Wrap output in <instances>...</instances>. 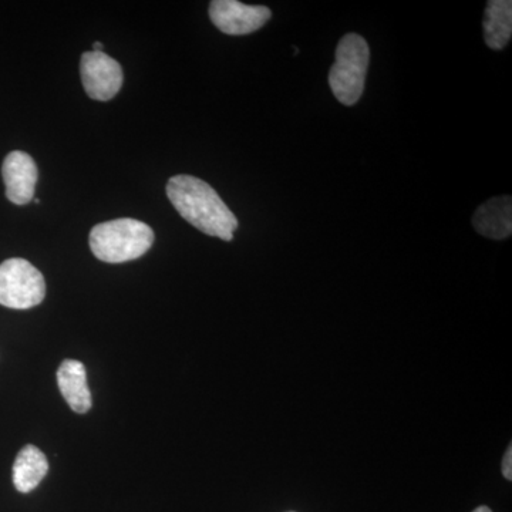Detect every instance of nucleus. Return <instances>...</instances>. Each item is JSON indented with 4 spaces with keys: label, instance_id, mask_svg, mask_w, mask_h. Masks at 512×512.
<instances>
[{
    "label": "nucleus",
    "instance_id": "1",
    "mask_svg": "<svg viewBox=\"0 0 512 512\" xmlns=\"http://www.w3.org/2000/svg\"><path fill=\"white\" fill-rule=\"evenodd\" d=\"M165 191L175 210L192 227L222 241L234 239L237 217L210 184L192 175H175Z\"/></svg>",
    "mask_w": 512,
    "mask_h": 512
},
{
    "label": "nucleus",
    "instance_id": "2",
    "mask_svg": "<svg viewBox=\"0 0 512 512\" xmlns=\"http://www.w3.org/2000/svg\"><path fill=\"white\" fill-rule=\"evenodd\" d=\"M154 231L144 222L120 218L101 222L90 232V249L107 264L134 261L153 247Z\"/></svg>",
    "mask_w": 512,
    "mask_h": 512
},
{
    "label": "nucleus",
    "instance_id": "3",
    "mask_svg": "<svg viewBox=\"0 0 512 512\" xmlns=\"http://www.w3.org/2000/svg\"><path fill=\"white\" fill-rule=\"evenodd\" d=\"M369 45L362 36L349 33L343 36L336 49V62L329 73L333 94L345 106H355L365 90Z\"/></svg>",
    "mask_w": 512,
    "mask_h": 512
},
{
    "label": "nucleus",
    "instance_id": "4",
    "mask_svg": "<svg viewBox=\"0 0 512 512\" xmlns=\"http://www.w3.org/2000/svg\"><path fill=\"white\" fill-rule=\"evenodd\" d=\"M45 296V278L29 261L12 258L0 264V305L22 311L40 305Z\"/></svg>",
    "mask_w": 512,
    "mask_h": 512
},
{
    "label": "nucleus",
    "instance_id": "5",
    "mask_svg": "<svg viewBox=\"0 0 512 512\" xmlns=\"http://www.w3.org/2000/svg\"><path fill=\"white\" fill-rule=\"evenodd\" d=\"M80 76L87 96L93 100L109 101L123 86L120 63L104 52H86L80 63Z\"/></svg>",
    "mask_w": 512,
    "mask_h": 512
},
{
    "label": "nucleus",
    "instance_id": "6",
    "mask_svg": "<svg viewBox=\"0 0 512 512\" xmlns=\"http://www.w3.org/2000/svg\"><path fill=\"white\" fill-rule=\"evenodd\" d=\"M266 6H249L237 0H214L210 5L211 22L225 35L242 36L254 33L271 19Z\"/></svg>",
    "mask_w": 512,
    "mask_h": 512
},
{
    "label": "nucleus",
    "instance_id": "7",
    "mask_svg": "<svg viewBox=\"0 0 512 512\" xmlns=\"http://www.w3.org/2000/svg\"><path fill=\"white\" fill-rule=\"evenodd\" d=\"M6 197L16 205L29 204L35 197L39 171L35 160L23 151H12L2 165Z\"/></svg>",
    "mask_w": 512,
    "mask_h": 512
},
{
    "label": "nucleus",
    "instance_id": "8",
    "mask_svg": "<svg viewBox=\"0 0 512 512\" xmlns=\"http://www.w3.org/2000/svg\"><path fill=\"white\" fill-rule=\"evenodd\" d=\"M57 384L73 412L84 414L92 407L86 367L79 360H64L57 370Z\"/></svg>",
    "mask_w": 512,
    "mask_h": 512
},
{
    "label": "nucleus",
    "instance_id": "9",
    "mask_svg": "<svg viewBox=\"0 0 512 512\" xmlns=\"http://www.w3.org/2000/svg\"><path fill=\"white\" fill-rule=\"evenodd\" d=\"M478 234L491 239L510 238L512 234L511 197L491 198L478 208L473 217Z\"/></svg>",
    "mask_w": 512,
    "mask_h": 512
},
{
    "label": "nucleus",
    "instance_id": "10",
    "mask_svg": "<svg viewBox=\"0 0 512 512\" xmlns=\"http://www.w3.org/2000/svg\"><path fill=\"white\" fill-rule=\"evenodd\" d=\"M49 471V461L35 446H26L19 451L13 464V484L19 493H30L42 483Z\"/></svg>",
    "mask_w": 512,
    "mask_h": 512
},
{
    "label": "nucleus",
    "instance_id": "11",
    "mask_svg": "<svg viewBox=\"0 0 512 512\" xmlns=\"http://www.w3.org/2000/svg\"><path fill=\"white\" fill-rule=\"evenodd\" d=\"M512 36L511 0H491L484 15V39L493 50L504 49Z\"/></svg>",
    "mask_w": 512,
    "mask_h": 512
},
{
    "label": "nucleus",
    "instance_id": "12",
    "mask_svg": "<svg viewBox=\"0 0 512 512\" xmlns=\"http://www.w3.org/2000/svg\"><path fill=\"white\" fill-rule=\"evenodd\" d=\"M503 476L508 481L512 480V448L508 447L507 453H505L503 460Z\"/></svg>",
    "mask_w": 512,
    "mask_h": 512
},
{
    "label": "nucleus",
    "instance_id": "13",
    "mask_svg": "<svg viewBox=\"0 0 512 512\" xmlns=\"http://www.w3.org/2000/svg\"><path fill=\"white\" fill-rule=\"evenodd\" d=\"M93 49H94L93 52H103V50H101V49H103V45H101L100 42H94Z\"/></svg>",
    "mask_w": 512,
    "mask_h": 512
},
{
    "label": "nucleus",
    "instance_id": "14",
    "mask_svg": "<svg viewBox=\"0 0 512 512\" xmlns=\"http://www.w3.org/2000/svg\"><path fill=\"white\" fill-rule=\"evenodd\" d=\"M473 512H493L488 507H478L476 511Z\"/></svg>",
    "mask_w": 512,
    "mask_h": 512
}]
</instances>
